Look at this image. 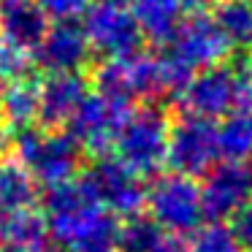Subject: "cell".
I'll use <instances>...</instances> for the list:
<instances>
[{
    "label": "cell",
    "mask_w": 252,
    "mask_h": 252,
    "mask_svg": "<svg viewBox=\"0 0 252 252\" xmlns=\"http://www.w3.org/2000/svg\"><path fill=\"white\" fill-rule=\"evenodd\" d=\"M46 228L68 252H120V222L95 198L84 176L49 187Z\"/></svg>",
    "instance_id": "6da1fadb"
},
{
    "label": "cell",
    "mask_w": 252,
    "mask_h": 252,
    "mask_svg": "<svg viewBox=\"0 0 252 252\" xmlns=\"http://www.w3.org/2000/svg\"><path fill=\"white\" fill-rule=\"evenodd\" d=\"M228 55L230 44L220 33L214 19L209 14H190L174 28V33L165 41L163 55L158 57L165 90L179 93L192 73L203 71V68L222 65Z\"/></svg>",
    "instance_id": "7a4b0ae2"
},
{
    "label": "cell",
    "mask_w": 252,
    "mask_h": 252,
    "mask_svg": "<svg viewBox=\"0 0 252 252\" xmlns=\"http://www.w3.org/2000/svg\"><path fill=\"white\" fill-rule=\"evenodd\" d=\"M168 117L158 106H138L130 109L120 133L114 138V152L122 165L138 176H152L165 165V147H168Z\"/></svg>",
    "instance_id": "3957f363"
},
{
    "label": "cell",
    "mask_w": 252,
    "mask_h": 252,
    "mask_svg": "<svg viewBox=\"0 0 252 252\" xmlns=\"http://www.w3.org/2000/svg\"><path fill=\"white\" fill-rule=\"evenodd\" d=\"M14 147H17V160L44 187L63 185L79 174L82 152L73 144V138L63 130H49V127L35 125L25 127V130H17Z\"/></svg>",
    "instance_id": "277c9868"
},
{
    "label": "cell",
    "mask_w": 252,
    "mask_h": 252,
    "mask_svg": "<svg viewBox=\"0 0 252 252\" xmlns=\"http://www.w3.org/2000/svg\"><path fill=\"white\" fill-rule=\"evenodd\" d=\"M144 206L149 209V217L171 236H187L195 233L203 225V201H201V185L192 176L185 174H163L147 187Z\"/></svg>",
    "instance_id": "5b68a950"
},
{
    "label": "cell",
    "mask_w": 252,
    "mask_h": 252,
    "mask_svg": "<svg viewBox=\"0 0 252 252\" xmlns=\"http://www.w3.org/2000/svg\"><path fill=\"white\" fill-rule=\"evenodd\" d=\"M95 93L109 95L114 100L133 106L136 100H158L165 95V82L160 71V60L152 55H130L103 60L95 71Z\"/></svg>",
    "instance_id": "8992f818"
},
{
    "label": "cell",
    "mask_w": 252,
    "mask_h": 252,
    "mask_svg": "<svg viewBox=\"0 0 252 252\" xmlns=\"http://www.w3.org/2000/svg\"><path fill=\"white\" fill-rule=\"evenodd\" d=\"M130 109L133 106L122 103V100L90 90L79 103V109L73 111V117L68 120V136L73 138L79 152L90 155V158H103L111 152L120 125L125 122Z\"/></svg>",
    "instance_id": "52a82bcc"
},
{
    "label": "cell",
    "mask_w": 252,
    "mask_h": 252,
    "mask_svg": "<svg viewBox=\"0 0 252 252\" xmlns=\"http://www.w3.org/2000/svg\"><path fill=\"white\" fill-rule=\"evenodd\" d=\"M82 30L90 49L103 55L106 60L138 55L144 44V33L133 14L114 0H93L84 11Z\"/></svg>",
    "instance_id": "ba28073f"
},
{
    "label": "cell",
    "mask_w": 252,
    "mask_h": 252,
    "mask_svg": "<svg viewBox=\"0 0 252 252\" xmlns=\"http://www.w3.org/2000/svg\"><path fill=\"white\" fill-rule=\"evenodd\" d=\"M220 160L217 152V125L212 120H201L192 114H182L168 125V147H165V165L174 174L203 176Z\"/></svg>",
    "instance_id": "9c48e42d"
},
{
    "label": "cell",
    "mask_w": 252,
    "mask_h": 252,
    "mask_svg": "<svg viewBox=\"0 0 252 252\" xmlns=\"http://www.w3.org/2000/svg\"><path fill=\"white\" fill-rule=\"evenodd\" d=\"M90 190L95 192L100 203L109 209L114 217H133L141 214L144 198H147V187H144V176L133 174L127 165H122L117 158H95L93 168L84 171Z\"/></svg>",
    "instance_id": "30bf717a"
},
{
    "label": "cell",
    "mask_w": 252,
    "mask_h": 252,
    "mask_svg": "<svg viewBox=\"0 0 252 252\" xmlns=\"http://www.w3.org/2000/svg\"><path fill=\"white\" fill-rule=\"evenodd\" d=\"M182 111L201 120H222L236 111V71L233 65H214L192 73L176 93Z\"/></svg>",
    "instance_id": "8fae6325"
},
{
    "label": "cell",
    "mask_w": 252,
    "mask_h": 252,
    "mask_svg": "<svg viewBox=\"0 0 252 252\" xmlns=\"http://www.w3.org/2000/svg\"><path fill=\"white\" fill-rule=\"evenodd\" d=\"M252 198V176L244 163H220L206 171V182L201 185V201L206 217L222 222L233 217Z\"/></svg>",
    "instance_id": "7c38bea8"
},
{
    "label": "cell",
    "mask_w": 252,
    "mask_h": 252,
    "mask_svg": "<svg viewBox=\"0 0 252 252\" xmlns=\"http://www.w3.org/2000/svg\"><path fill=\"white\" fill-rule=\"evenodd\" d=\"M90 44L82 25L76 22H55L46 28L41 44L35 46L33 57L38 68L46 73H79L90 60Z\"/></svg>",
    "instance_id": "4fadbf2b"
},
{
    "label": "cell",
    "mask_w": 252,
    "mask_h": 252,
    "mask_svg": "<svg viewBox=\"0 0 252 252\" xmlns=\"http://www.w3.org/2000/svg\"><path fill=\"white\" fill-rule=\"evenodd\" d=\"M87 93L90 84L82 73H49L38 82V127H65Z\"/></svg>",
    "instance_id": "5bb4252c"
},
{
    "label": "cell",
    "mask_w": 252,
    "mask_h": 252,
    "mask_svg": "<svg viewBox=\"0 0 252 252\" xmlns=\"http://www.w3.org/2000/svg\"><path fill=\"white\" fill-rule=\"evenodd\" d=\"M49 19L44 17L35 0H0V38L33 55L41 44Z\"/></svg>",
    "instance_id": "9a60e30c"
},
{
    "label": "cell",
    "mask_w": 252,
    "mask_h": 252,
    "mask_svg": "<svg viewBox=\"0 0 252 252\" xmlns=\"http://www.w3.org/2000/svg\"><path fill=\"white\" fill-rule=\"evenodd\" d=\"M46 241L49 228L35 206L0 217V252H44Z\"/></svg>",
    "instance_id": "2e32d148"
},
{
    "label": "cell",
    "mask_w": 252,
    "mask_h": 252,
    "mask_svg": "<svg viewBox=\"0 0 252 252\" xmlns=\"http://www.w3.org/2000/svg\"><path fill=\"white\" fill-rule=\"evenodd\" d=\"M114 3L125 6L133 14L144 38H152L155 44H165L185 14L182 0H114Z\"/></svg>",
    "instance_id": "e0dca14e"
},
{
    "label": "cell",
    "mask_w": 252,
    "mask_h": 252,
    "mask_svg": "<svg viewBox=\"0 0 252 252\" xmlns=\"http://www.w3.org/2000/svg\"><path fill=\"white\" fill-rule=\"evenodd\" d=\"M38 201V182L17 158H0V217L33 209Z\"/></svg>",
    "instance_id": "ac0fdd59"
},
{
    "label": "cell",
    "mask_w": 252,
    "mask_h": 252,
    "mask_svg": "<svg viewBox=\"0 0 252 252\" xmlns=\"http://www.w3.org/2000/svg\"><path fill=\"white\" fill-rule=\"evenodd\" d=\"M38 120V82L17 79L0 90V122L6 130H25Z\"/></svg>",
    "instance_id": "d6986e66"
},
{
    "label": "cell",
    "mask_w": 252,
    "mask_h": 252,
    "mask_svg": "<svg viewBox=\"0 0 252 252\" xmlns=\"http://www.w3.org/2000/svg\"><path fill=\"white\" fill-rule=\"evenodd\" d=\"M217 152L225 163H244L252 158V114L230 111L217 125Z\"/></svg>",
    "instance_id": "ffe728a7"
},
{
    "label": "cell",
    "mask_w": 252,
    "mask_h": 252,
    "mask_svg": "<svg viewBox=\"0 0 252 252\" xmlns=\"http://www.w3.org/2000/svg\"><path fill=\"white\" fill-rule=\"evenodd\" d=\"M212 19L230 49L252 46V0H217Z\"/></svg>",
    "instance_id": "44dd1931"
},
{
    "label": "cell",
    "mask_w": 252,
    "mask_h": 252,
    "mask_svg": "<svg viewBox=\"0 0 252 252\" xmlns=\"http://www.w3.org/2000/svg\"><path fill=\"white\" fill-rule=\"evenodd\" d=\"M165 233L152 217L133 214L125 217V225H120V250L122 252H155L165 241Z\"/></svg>",
    "instance_id": "7402d4cb"
},
{
    "label": "cell",
    "mask_w": 252,
    "mask_h": 252,
    "mask_svg": "<svg viewBox=\"0 0 252 252\" xmlns=\"http://www.w3.org/2000/svg\"><path fill=\"white\" fill-rule=\"evenodd\" d=\"M185 252H244L236 241V236L230 233L228 225L222 222H212V225H201L192 233L190 247H185Z\"/></svg>",
    "instance_id": "603a6c76"
},
{
    "label": "cell",
    "mask_w": 252,
    "mask_h": 252,
    "mask_svg": "<svg viewBox=\"0 0 252 252\" xmlns=\"http://www.w3.org/2000/svg\"><path fill=\"white\" fill-rule=\"evenodd\" d=\"M90 3L93 0H35V6L44 11V17L55 19V22H76L79 17H84Z\"/></svg>",
    "instance_id": "cb8c5ba5"
},
{
    "label": "cell",
    "mask_w": 252,
    "mask_h": 252,
    "mask_svg": "<svg viewBox=\"0 0 252 252\" xmlns=\"http://www.w3.org/2000/svg\"><path fill=\"white\" fill-rule=\"evenodd\" d=\"M228 228H230V233L236 236V241H239L241 250L252 252V198L233 214V217H230Z\"/></svg>",
    "instance_id": "d4e9b609"
},
{
    "label": "cell",
    "mask_w": 252,
    "mask_h": 252,
    "mask_svg": "<svg viewBox=\"0 0 252 252\" xmlns=\"http://www.w3.org/2000/svg\"><path fill=\"white\" fill-rule=\"evenodd\" d=\"M155 252H185V244H182L176 236H165V241L158 247Z\"/></svg>",
    "instance_id": "484cf974"
},
{
    "label": "cell",
    "mask_w": 252,
    "mask_h": 252,
    "mask_svg": "<svg viewBox=\"0 0 252 252\" xmlns=\"http://www.w3.org/2000/svg\"><path fill=\"white\" fill-rule=\"evenodd\" d=\"M3 136H6V127H3V122H0V144H3Z\"/></svg>",
    "instance_id": "4316f807"
},
{
    "label": "cell",
    "mask_w": 252,
    "mask_h": 252,
    "mask_svg": "<svg viewBox=\"0 0 252 252\" xmlns=\"http://www.w3.org/2000/svg\"><path fill=\"white\" fill-rule=\"evenodd\" d=\"M44 252H68V250H44Z\"/></svg>",
    "instance_id": "83f0119b"
},
{
    "label": "cell",
    "mask_w": 252,
    "mask_h": 252,
    "mask_svg": "<svg viewBox=\"0 0 252 252\" xmlns=\"http://www.w3.org/2000/svg\"><path fill=\"white\" fill-rule=\"evenodd\" d=\"M250 176H252V158H250Z\"/></svg>",
    "instance_id": "f1b7e54d"
}]
</instances>
